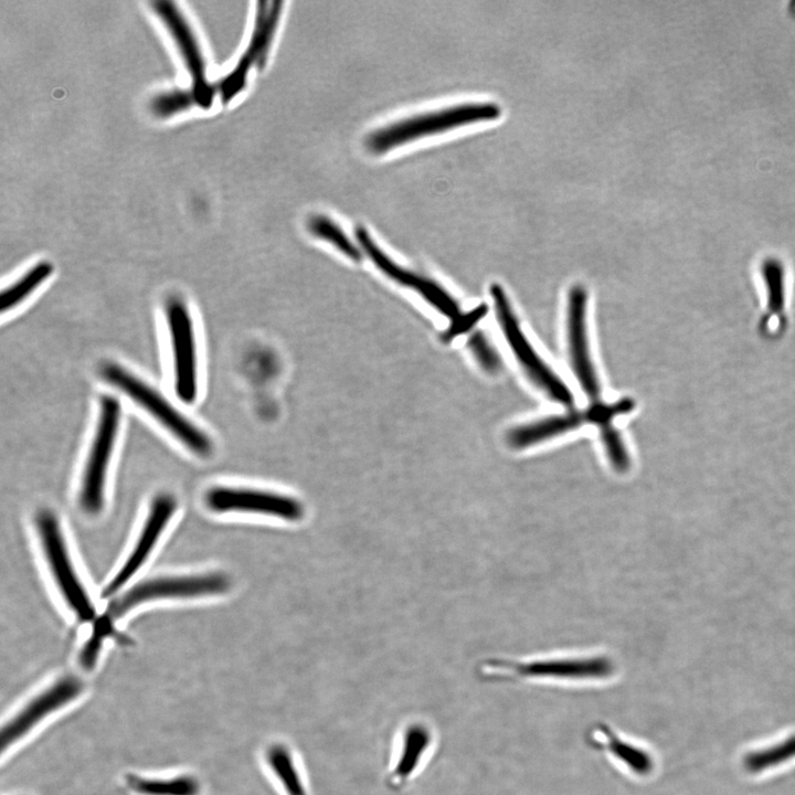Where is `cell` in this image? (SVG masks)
Listing matches in <instances>:
<instances>
[{"label": "cell", "instance_id": "6da1fadb", "mask_svg": "<svg viewBox=\"0 0 795 795\" xmlns=\"http://www.w3.org/2000/svg\"><path fill=\"white\" fill-rule=\"evenodd\" d=\"M502 109L494 102H469L409 117L381 129L367 138V147L374 153H383L412 140L441 134L454 128L501 116Z\"/></svg>", "mask_w": 795, "mask_h": 795}, {"label": "cell", "instance_id": "7a4b0ae2", "mask_svg": "<svg viewBox=\"0 0 795 795\" xmlns=\"http://www.w3.org/2000/svg\"><path fill=\"white\" fill-rule=\"evenodd\" d=\"M230 586V581L222 573H209L189 576L156 577L141 582L109 604L106 613L96 621L92 637L87 644L99 650L103 639L112 629L115 619L140 603L165 597H193L220 594Z\"/></svg>", "mask_w": 795, "mask_h": 795}, {"label": "cell", "instance_id": "3957f363", "mask_svg": "<svg viewBox=\"0 0 795 795\" xmlns=\"http://www.w3.org/2000/svg\"><path fill=\"white\" fill-rule=\"evenodd\" d=\"M104 373L108 382L152 414L193 453L201 456L211 453L212 445L209 437L147 383L115 364L105 368Z\"/></svg>", "mask_w": 795, "mask_h": 795}, {"label": "cell", "instance_id": "277c9868", "mask_svg": "<svg viewBox=\"0 0 795 795\" xmlns=\"http://www.w3.org/2000/svg\"><path fill=\"white\" fill-rule=\"evenodd\" d=\"M753 277L759 295V335L776 340L789 324L792 274L782 257L767 255L759 259Z\"/></svg>", "mask_w": 795, "mask_h": 795}, {"label": "cell", "instance_id": "5b68a950", "mask_svg": "<svg viewBox=\"0 0 795 795\" xmlns=\"http://www.w3.org/2000/svg\"><path fill=\"white\" fill-rule=\"evenodd\" d=\"M490 295L506 340L528 378L550 399L571 406L573 404L571 392L528 342L504 289L494 284L490 288Z\"/></svg>", "mask_w": 795, "mask_h": 795}, {"label": "cell", "instance_id": "8992f818", "mask_svg": "<svg viewBox=\"0 0 795 795\" xmlns=\"http://www.w3.org/2000/svg\"><path fill=\"white\" fill-rule=\"evenodd\" d=\"M120 418L119 403L113 396L100 402L99 418L85 467L81 506L88 513L100 511L104 501V485L107 467L113 453Z\"/></svg>", "mask_w": 795, "mask_h": 795}, {"label": "cell", "instance_id": "52a82bcc", "mask_svg": "<svg viewBox=\"0 0 795 795\" xmlns=\"http://www.w3.org/2000/svg\"><path fill=\"white\" fill-rule=\"evenodd\" d=\"M36 526L49 566L65 601L81 619H92L94 607L72 565L55 516L41 511Z\"/></svg>", "mask_w": 795, "mask_h": 795}, {"label": "cell", "instance_id": "ba28073f", "mask_svg": "<svg viewBox=\"0 0 795 795\" xmlns=\"http://www.w3.org/2000/svg\"><path fill=\"white\" fill-rule=\"evenodd\" d=\"M255 23L248 45L234 68L218 84L223 103L233 99L246 84L248 72L265 63L282 13V1L261 0L256 4Z\"/></svg>", "mask_w": 795, "mask_h": 795}, {"label": "cell", "instance_id": "9c48e42d", "mask_svg": "<svg viewBox=\"0 0 795 795\" xmlns=\"http://www.w3.org/2000/svg\"><path fill=\"white\" fill-rule=\"evenodd\" d=\"M152 10L169 30L183 63L191 76L190 92L194 105L208 109L212 106L216 88L208 81L205 63L197 39L178 7L166 0L151 1Z\"/></svg>", "mask_w": 795, "mask_h": 795}, {"label": "cell", "instance_id": "30bf717a", "mask_svg": "<svg viewBox=\"0 0 795 795\" xmlns=\"http://www.w3.org/2000/svg\"><path fill=\"white\" fill-rule=\"evenodd\" d=\"M171 338L174 389L179 399L192 403L198 393V360L191 316L187 306L177 298L167 305Z\"/></svg>", "mask_w": 795, "mask_h": 795}, {"label": "cell", "instance_id": "8fae6325", "mask_svg": "<svg viewBox=\"0 0 795 795\" xmlns=\"http://www.w3.org/2000/svg\"><path fill=\"white\" fill-rule=\"evenodd\" d=\"M205 501L218 512H253L288 521L299 520L304 515L301 502L294 497L263 490L216 487L208 491Z\"/></svg>", "mask_w": 795, "mask_h": 795}, {"label": "cell", "instance_id": "7c38bea8", "mask_svg": "<svg viewBox=\"0 0 795 795\" xmlns=\"http://www.w3.org/2000/svg\"><path fill=\"white\" fill-rule=\"evenodd\" d=\"M586 300V292L583 287L571 288L566 312L568 343L573 372L586 395L596 401L600 385L589 350Z\"/></svg>", "mask_w": 795, "mask_h": 795}, {"label": "cell", "instance_id": "4fadbf2b", "mask_svg": "<svg viewBox=\"0 0 795 795\" xmlns=\"http://www.w3.org/2000/svg\"><path fill=\"white\" fill-rule=\"evenodd\" d=\"M497 674H513L521 678H541L560 680H593L608 678L614 666L605 657L562 658L536 660L523 664H491Z\"/></svg>", "mask_w": 795, "mask_h": 795}, {"label": "cell", "instance_id": "5bb4252c", "mask_svg": "<svg viewBox=\"0 0 795 795\" xmlns=\"http://www.w3.org/2000/svg\"><path fill=\"white\" fill-rule=\"evenodd\" d=\"M356 237L364 253L389 277L400 284L415 289L423 298L442 314L452 319L459 315L455 299L433 280L420 276L394 263L372 240L363 227H358Z\"/></svg>", "mask_w": 795, "mask_h": 795}, {"label": "cell", "instance_id": "9a60e30c", "mask_svg": "<svg viewBox=\"0 0 795 795\" xmlns=\"http://www.w3.org/2000/svg\"><path fill=\"white\" fill-rule=\"evenodd\" d=\"M81 691L78 679L67 676L38 695L2 728L1 750L21 739L47 714L75 699Z\"/></svg>", "mask_w": 795, "mask_h": 795}, {"label": "cell", "instance_id": "2e32d148", "mask_svg": "<svg viewBox=\"0 0 795 795\" xmlns=\"http://www.w3.org/2000/svg\"><path fill=\"white\" fill-rule=\"evenodd\" d=\"M174 509L176 500L172 496L163 494L156 497L132 552L105 587L104 597L115 594L144 564L172 517Z\"/></svg>", "mask_w": 795, "mask_h": 795}, {"label": "cell", "instance_id": "e0dca14e", "mask_svg": "<svg viewBox=\"0 0 795 795\" xmlns=\"http://www.w3.org/2000/svg\"><path fill=\"white\" fill-rule=\"evenodd\" d=\"M433 743L430 727L422 722H411L404 727L400 744L386 774L388 785L399 789L413 778Z\"/></svg>", "mask_w": 795, "mask_h": 795}, {"label": "cell", "instance_id": "ac0fdd59", "mask_svg": "<svg viewBox=\"0 0 795 795\" xmlns=\"http://www.w3.org/2000/svg\"><path fill=\"white\" fill-rule=\"evenodd\" d=\"M590 741L621 767L635 775H648L654 768V761L648 752L628 742L605 724L592 730Z\"/></svg>", "mask_w": 795, "mask_h": 795}, {"label": "cell", "instance_id": "d6986e66", "mask_svg": "<svg viewBox=\"0 0 795 795\" xmlns=\"http://www.w3.org/2000/svg\"><path fill=\"white\" fill-rule=\"evenodd\" d=\"M584 423H589L586 411L550 416L510 430L507 442L512 448L521 449L575 430Z\"/></svg>", "mask_w": 795, "mask_h": 795}, {"label": "cell", "instance_id": "ffe728a7", "mask_svg": "<svg viewBox=\"0 0 795 795\" xmlns=\"http://www.w3.org/2000/svg\"><path fill=\"white\" fill-rule=\"evenodd\" d=\"M264 759L284 795H309L295 754L287 744L271 743L265 750Z\"/></svg>", "mask_w": 795, "mask_h": 795}, {"label": "cell", "instance_id": "44dd1931", "mask_svg": "<svg viewBox=\"0 0 795 795\" xmlns=\"http://www.w3.org/2000/svg\"><path fill=\"white\" fill-rule=\"evenodd\" d=\"M52 264L40 262L1 294V311L13 309L30 296L52 273Z\"/></svg>", "mask_w": 795, "mask_h": 795}, {"label": "cell", "instance_id": "7402d4cb", "mask_svg": "<svg viewBox=\"0 0 795 795\" xmlns=\"http://www.w3.org/2000/svg\"><path fill=\"white\" fill-rule=\"evenodd\" d=\"M128 785L135 792L142 795H198L200 785L191 776H178L172 778H141L130 776Z\"/></svg>", "mask_w": 795, "mask_h": 795}, {"label": "cell", "instance_id": "603a6c76", "mask_svg": "<svg viewBox=\"0 0 795 795\" xmlns=\"http://www.w3.org/2000/svg\"><path fill=\"white\" fill-rule=\"evenodd\" d=\"M795 757V735L777 744L756 750L745 755L744 767L751 773L762 772Z\"/></svg>", "mask_w": 795, "mask_h": 795}, {"label": "cell", "instance_id": "cb8c5ba5", "mask_svg": "<svg viewBox=\"0 0 795 795\" xmlns=\"http://www.w3.org/2000/svg\"><path fill=\"white\" fill-rule=\"evenodd\" d=\"M308 229L315 236L329 242L347 257L353 261L360 258L359 248L331 219L325 215H315L310 218Z\"/></svg>", "mask_w": 795, "mask_h": 795}, {"label": "cell", "instance_id": "d4e9b609", "mask_svg": "<svg viewBox=\"0 0 795 795\" xmlns=\"http://www.w3.org/2000/svg\"><path fill=\"white\" fill-rule=\"evenodd\" d=\"M600 430L602 443L611 465L618 473L627 471L630 466V458L619 433L612 423L601 426Z\"/></svg>", "mask_w": 795, "mask_h": 795}, {"label": "cell", "instance_id": "484cf974", "mask_svg": "<svg viewBox=\"0 0 795 795\" xmlns=\"http://www.w3.org/2000/svg\"><path fill=\"white\" fill-rule=\"evenodd\" d=\"M194 105L190 89H174L157 95L151 100L152 112L160 117L174 115Z\"/></svg>", "mask_w": 795, "mask_h": 795}, {"label": "cell", "instance_id": "4316f807", "mask_svg": "<svg viewBox=\"0 0 795 795\" xmlns=\"http://www.w3.org/2000/svg\"><path fill=\"white\" fill-rule=\"evenodd\" d=\"M467 343L473 356L486 372L496 373L501 369L498 353L483 332L477 331L471 335Z\"/></svg>", "mask_w": 795, "mask_h": 795}, {"label": "cell", "instance_id": "83f0119b", "mask_svg": "<svg viewBox=\"0 0 795 795\" xmlns=\"http://www.w3.org/2000/svg\"><path fill=\"white\" fill-rule=\"evenodd\" d=\"M487 314V306L479 305L468 312L453 318L449 328L444 332L443 339L449 341L456 336L464 333L477 324Z\"/></svg>", "mask_w": 795, "mask_h": 795}]
</instances>
